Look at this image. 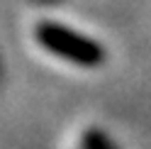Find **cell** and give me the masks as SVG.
<instances>
[{
	"label": "cell",
	"instance_id": "1",
	"mask_svg": "<svg viewBox=\"0 0 151 149\" xmlns=\"http://www.w3.org/2000/svg\"><path fill=\"white\" fill-rule=\"evenodd\" d=\"M34 39L44 51L63 61H71L81 69H98L105 64V46L88 34H81L54 20H42L34 27Z\"/></svg>",
	"mask_w": 151,
	"mask_h": 149
},
{
	"label": "cell",
	"instance_id": "2",
	"mask_svg": "<svg viewBox=\"0 0 151 149\" xmlns=\"http://www.w3.org/2000/svg\"><path fill=\"white\" fill-rule=\"evenodd\" d=\"M76 149H119V147L112 142V137L105 132V129L90 127V129H86V132L81 135Z\"/></svg>",
	"mask_w": 151,
	"mask_h": 149
}]
</instances>
